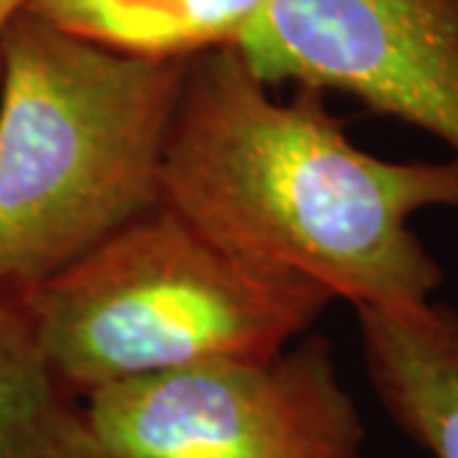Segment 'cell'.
<instances>
[{
    "mask_svg": "<svg viewBox=\"0 0 458 458\" xmlns=\"http://www.w3.org/2000/svg\"><path fill=\"white\" fill-rule=\"evenodd\" d=\"M82 408L99 458H361L364 441L324 336L113 382Z\"/></svg>",
    "mask_w": 458,
    "mask_h": 458,
    "instance_id": "277c9868",
    "label": "cell"
},
{
    "mask_svg": "<svg viewBox=\"0 0 458 458\" xmlns=\"http://www.w3.org/2000/svg\"><path fill=\"white\" fill-rule=\"evenodd\" d=\"M262 0H29L62 31L138 56L189 59L234 47Z\"/></svg>",
    "mask_w": 458,
    "mask_h": 458,
    "instance_id": "52a82bcc",
    "label": "cell"
},
{
    "mask_svg": "<svg viewBox=\"0 0 458 458\" xmlns=\"http://www.w3.org/2000/svg\"><path fill=\"white\" fill-rule=\"evenodd\" d=\"M26 5H29V0H0V36L21 11H26Z\"/></svg>",
    "mask_w": 458,
    "mask_h": 458,
    "instance_id": "9c48e42d",
    "label": "cell"
},
{
    "mask_svg": "<svg viewBox=\"0 0 458 458\" xmlns=\"http://www.w3.org/2000/svg\"><path fill=\"white\" fill-rule=\"evenodd\" d=\"M189 59L107 49L21 11L0 36V298L23 303L164 204Z\"/></svg>",
    "mask_w": 458,
    "mask_h": 458,
    "instance_id": "7a4b0ae2",
    "label": "cell"
},
{
    "mask_svg": "<svg viewBox=\"0 0 458 458\" xmlns=\"http://www.w3.org/2000/svg\"><path fill=\"white\" fill-rule=\"evenodd\" d=\"M364 367L397 428L433 458H458V306L357 309Z\"/></svg>",
    "mask_w": 458,
    "mask_h": 458,
    "instance_id": "8992f818",
    "label": "cell"
},
{
    "mask_svg": "<svg viewBox=\"0 0 458 458\" xmlns=\"http://www.w3.org/2000/svg\"><path fill=\"white\" fill-rule=\"evenodd\" d=\"M321 95L301 89L278 102L234 47L189 56L164 204L222 247L354 309L423 306L445 276L410 219L458 209V161L372 156Z\"/></svg>",
    "mask_w": 458,
    "mask_h": 458,
    "instance_id": "6da1fadb",
    "label": "cell"
},
{
    "mask_svg": "<svg viewBox=\"0 0 458 458\" xmlns=\"http://www.w3.org/2000/svg\"><path fill=\"white\" fill-rule=\"evenodd\" d=\"M0 458H99L80 397L41 354L23 303L0 298Z\"/></svg>",
    "mask_w": 458,
    "mask_h": 458,
    "instance_id": "ba28073f",
    "label": "cell"
},
{
    "mask_svg": "<svg viewBox=\"0 0 458 458\" xmlns=\"http://www.w3.org/2000/svg\"><path fill=\"white\" fill-rule=\"evenodd\" d=\"M234 49L265 84L344 92L458 161V0H262Z\"/></svg>",
    "mask_w": 458,
    "mask_h": 458,
    "instance_id": "5b68a950",
    "label": "cell"
},
{
    "mask_svg": "<svg viewBox=\"0 0 458 458\" xmlns=\"http://www.w3.org/2000/svg\"><path fill=\"white\" fill-rule=\"evenodd\" d=\"M331 301L318 283L247 260L161 204L36 288L23 309L51 372L82 400L132 377L276 354Z\"/></svg>",
    "mask_w": 458,
    "mask_h": 458,
    "instance_id": "3957f363",
    "label": "cell"
}]
</instances>
